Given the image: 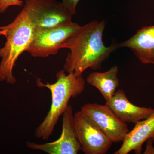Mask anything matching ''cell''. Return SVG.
Masks as SVG:
<instances>
[{"instance_id":"obj_9","label":"cell","mask_w":154,"mask_h":154,"mask_svg":"<svg viewBox=\"0 0 154 154\" xmlns=\"http://www.w3.org/2000/svg\"><path fill=\"white\" fill-rule=\"evenodd\" d=\"M105 105L126 123L135 124L148 118L154 111L152 107H139L132 104L122 89L116 91L110 99L106 101Z\"/></svg>"},{"instance_id":"obj_7","label":"cell","mask_w":154,"mask_h":154,"mask_svg":"<svg viewBox=\"0 0 154 154\" xmlns=\"http://www.w3.org/2000/svg\"><path fill=\"white\" fill-rule=\"evenodd\" d=\"M75 125L81 150L85 154H105L113 143L81 110L74 114Z\"/></svg>"},{"instance_id":"obj_1","label":"cell","mask_w":154,"mask_h":154,"mask_svg":"<svg viewBox=\"0 0 154 154\" xmlns=\"http://www.w3.org/2000/svg\"><path fill=\"white\" fill-rule=\"evenodd\" d=\"M106 26L105 20H94L80 28L62 45L61 48L70 50L67 56L64 69L67 73L82 75L87 69L101 68L102 64L115 50L118 44L105 46L103 41Z\"/></svg>"},{"instance_id":"obj_5","label":"cell","mask_w":154,"mask_h":154,"mask_svg":"<svg viewBox=\"0 0 154 154\" xmlns=\"http://www.w3.org/2000/svg\"><path fill=\"white\" fill-rule=\"evenodd\" d=\"M72 22L54 28L34 30L33 37L26 51L34 57L55 55L61 46L80 28Z\"/></svg>"},{"instance_id":"obj_11","label":"cell","mask_w":154,"mask_h":154,"mask_svg":"<svg viewBox=\"0 0 154 154\" xmlns=\"http://www.w3.org/2000/svg\"><path fill=\"white\" fill-rule=\"evenodd\" d=\"M118 47L129 48L143 64L154 65V25L138 30L129 39L119 43Z\"/></svg>"},{"instance_id":"obj_6","label":"cell","mask_w":154,"mask_h":154,"mask_svg":"<svg viewBox=\"0 0 154 154\" xmlns=\"http://www.w3.org/2000/svg\"><path fill=\"white\" fill-rule=\"evenodd\" d=\"M62 131L60 137L51 142L38 144L28 141V148L48 154H77L81 150L75 125L73 107L69 105L63 114Z\"/></svg>"},{"instance_id":"obj_14","label":"cell","mask_w":154,"mask_h":154,"mask_svg":"<svg viewBox=\"0 0 154 154\" xmlns=\"http://www.w3.org/2000/svg\"><path fill=\"white\" fill-rule=\"evenodd\" d=\"M80 0H62V2L71 12L72 15L76 13L77 6Z\"/></svg>"},{"instance_id":"obj_12","label":"cell","mask_w":154,"mask_h":154,"mask_svg":"<svg viewBox=\"0 0 154 154\" xmlns=\"http://www.w3.org/2000/svg\"><path fill=\"white\" fill-rule=\"evenodd\" d=\"M118 67L114 66L104 72H93L88 75L86 82L98 89L106 101L115 94L119 85Z\"/></svg>"},{"instance_id":"obj_2","label":"cell","mask_w":154,"mask_h":154,"mask_svg":"<svg viewBox=\"0 0 154 154\" xmlns=\"http://www.w3.org/2000/svg\"><path fill=\"white\" fill-rule=\"evenodd\" d=\"M56 79L54 83H43L39 78L36 81L38 87L47 88L51 94L50 110L34 133L36 137L43 140H48L52 135L60 117L69 105L70 99L81 95L85 88V81L82 75L66 73L64 69L61 70L57 73Z\"/></svg>"},{"instance_id":"obj_15","label":"cell","mask_w":154,"mask_h":154,"mask_svg":"<svg viewBox=\"0 0 154 154\" xmlns=\"http://www.w3.org/2000/svg\"><path fill=\"white\" fill-rule=\"evenodd\" d=\"M153 140L149 139L147 141L146 146V149L145 151L144 154H154V148L152 146V142Z\"/></svg>"},{"instance_id":"obj_4","label":"cell","mask_w":154,"mask_h":154,"mask_svg":"<svg viewBox=\"0 0 154 154\" xmlns=\"http://www.w3.org/2000/svg\"><path fill=\"white\" fill-rule=\"evenodd\" d=\"M24 8L34 30L68 24L73 16L63 3L55 0H26Z\"/></svg>"},{"instance_id":"obj_3","label":"cell","mask_w":154,"mask_h":154,"mask_svg":"<svg viewBox=\"0 0 154 154\" xmlns=\"http://www.w3.org/2000/svg\"><path fill=\"white\" fill-rule=\"evenodd\" d=\"M34 29L27 11L24 8L13 22L0 27V35L5 37L4 47L0 48V82L14 85L17 79L13 70L18 58L26 51L33 37Z\"/></svg>"},{"instance_id":"obj_13","label":"cell","mask_w":154,"mask_h":154,"mask_svg":"<svg viewBox=\"0 0 154 154\" xmlns=\"http://www.w3.org/2000/svg\"><path fill=\"white\" fill-rule=\"evenodd\" d=\"M22 0H0V14L5 13L11 6H22Z\"/></svg>"},{"instance_id":"obj_10","label":"cell","mask_w":154,"mask_h":154,"mask_svg":"<svg viewBox=\"0 0 154 154\" xmlns=\"http://www.w3.org/2000/svg\"><path fill=\"white\" fill-rule=\"evenodd\" d=\"M127 134L120 148L114 154L141 153L143 145L149 139L154 141V111L148 118L138 122Z\"/></svg>"},{"instance_id":"obj_8","label":"cell","mask_w":154,"mask_h":154,"mask_svg":"<svg viewBox=\"0 0 154 154\" xmlns=\"http://www.w3.org/2000/svg\"><path fill=\"white\" fill-rule=\"evenodd\" d=\"M81 110L94 121L113 143L121 142L129 131L122 121L107 105L96 103L85 104Z\"/></svg>"}]
</instances>
